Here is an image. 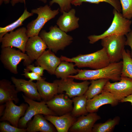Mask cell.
<instances>
[{"label": "cell", "instance_id": "5", "mask_svg": "<svg viewBox=\"0 0 132 132\" xmlns=\"http://www.w3.org/2000/svg\"><path fill=\"white\" fill-rule=\"evenodd\" d=\"M59 9L52 10L46 5L32 9L31 12L37 15V18L28 23L26 26V34L28 38L38 35L45 24L54 18L59 13Z\"/></svg>", "mask_w": 132, "mask_h": 132}, {"label": "cell", "instance_id": "20", "mask_svg": "<svg viewBox=\"0 0 132 132\" xmlns=\"http://www.w3.org/2000/svg\"><path fill=\"white\" fill-rule=\"evenodd\" d=\"M46 120L50 122L55 127L58 132H67L76 121L75 117L71 112L60 116L56 115H44Z\"/></svg>", "mask_w": 132, "mask_h": 132}, {"label": "cell", "instance_id": "15", "mask_svg": "<svg viewBox=\"0 0 132 132\" xmlns=\"http://www.w3.org/2000/svg\"><path fill=\"white\" fill-rule=\"evenodd\" d=\"M12 81L18 92H22L24 95L32 99L41 101L42 99L38 91L36 84L30 80L11 77Z\"/></svg>", "mask_w": 132, "mask_h": 132}, {"label": "cell", "instance_id": "9", "mask_svg": "<svg viewBox=\"0 0 132 132\" xmlns=\"http://www.w3.org/2000/svg\"><path fill=\"white\" fill-rule=\"evenodd\" d=\"M74 79L69 77L55 80L58 86V93H62L65 92L66 94L70 98L84 95L90 82L85 80L81 82H77L74 81Z\"/></svg>", "mask_w": 132, "mask_h": 132}, {"label": "cell", "instance_id": "19", "mask_svg": "<svg viewBox=\"0 0 132 132\" xmlns=\"http://www.w3.org/2000/svg\"><path fill=\"white\" fill-rule=\"evenodd\" d=\"M76 11L71 9L67 12L64 11L58 18L56 24L62 30L66 33L74 30L79 27V17L75 16Z\"/></svg>", "mask_w": 132, "mask_h": 132}, {"label": "cell", "instance_id": "4", "mask_svg": "<svg viewBox=\"0 0 132 132\" xmlns=\"http://www.w3.org/2000/svg\"><path fill=\"white\" fill-rule=\"evenodd\" d=\"M114 17L109 28L101 34L93 35L88 37L89 43L93 44L106 37L114 35H126L131 30L132 21L124 18L121 12L114 9L113 11Z\"/></svg>", "mask_w": 132, "mask_h": 132}, {"label": "cell", "instance_id": "7", "mask_svg": "<svg viewBox=\"0 0 132 132\" xmlns=\"http://www.w3.org/2000/svg\"><path fill=\"white\" fill-rule=\"evenodd\" d=\"M125 35H114L101 40V44L105 49L110 63L118 62L122 59V54L126 45Z\"/></svg>", "mask_w": 132, "mask_h": 132}, {"label": "cell", "instance_id": "1", "mask_svg": "<svg viewBox=\"0 0 132 132\" xmlns=\"http://www.w3.org/2000/svg\"><path fill=\"white\" fill-rule=\"evenodd\" d=\"M122 66V61L110 63L103 68L93 70L78 69L77 73L68 77L77 80H88L100 79H107L113 81H119L121 79Z\"/></svg>", "mask_w": 132, "mask_h": 132}, {"label": "cell", "instance_id": "28", "mask_svg": "<svg viewBox=\"0 0 132 132\" xmlns=\"http://www.w3.org/2000/svg\"><path fill=\"white\" fill-rule=\"evenodd\" d=\"M120 121V118L116 116L113 119H110L103 123L95 124L92 132H110L115 126L118 125Z\"/></svg>", "mask_w": 132, "mask_h": 132}, {"label": "cell", "instance_id": "12", "mask_svg": "<svg viewBox=\"0 0 132 132\" xmlns=\"http://www.w3.org/2000/svg\"><path fill=\"white\" fill-rule=\"evenodd\" d=\"M5 104V108L3 115L0 117V121H7L12 125L18 127L19 121L24 115L28 104L23 103L18 106L11 100L7 102Z\"/></svg>", "mask_w": 132, "mask_h": 132}, {"label": "cell", "instance_id": "39", "mask_svg": "<svg viewBox=\"0 0 132 132\" xmlns=\"http://www.w3.org/2000/svg\"><path fill=\"white\" fill-rule=\"evenodd\" d=\"M6 107L5 104H0V117L3 115Z\"/></svg>", "mask_w": 132, "mask_h": 132}, {"label": "cell", "instance_id": "8", "mask_svg": "<svg viewBox=\"0 0 132 132\" xmlns=\"http://www.w3.org/2000/svg\"><path fill=\"white\" fill-rule=\"evenodd\" d=\"M24 101L29 106L23 116L20 119L18 123V127L26 128L28 122L33 116L38 114L44 115H56V114L50 109L44 101L37 102L30 99L24 95L22 94Z\"/></svg>", "mask_w": 132, "mask_h": 132}, {"label": "cell", "instance_id": "14", "mask_svg": "<svg viewBox=\"0 0 132 132\" xmlns=\"http://www.w3.org/2000/svg\"><path fill=\"white\" fill-rule=\"evenodd\" d=\"M119 102L111 93L103 91L100 94L87 100L86 108L88 112H95L104 105L110 104L114 106L118 104Z\"/></svg>", "mask_w": 132, "mask_h": 132}, {"label": "cell", "instance_id": "13", "mask_svg": "<svg viewBox=\"0 0 132 132\" xmlns=\"http://www.w3.org/2000/svg\"><path fill=\"white\" fill-rule=\"evenodd\" d=\"M46 102L50 109L59 115L71 112L73 108L72 99L62 93L55 95Z\"/></svg>", "mask_w": 132, "mask_h": 132}, {"label": "cell", "instance_id": "33", "mask_svg": "<svg viewBox=\"0 0 132 132\" xmlns=\"http://www.w3.org/2000/svg\"><path fill=\"white\" fill-rule=\"evenodd\" d=\"M73 0H52L49 2L50 5L53 4H57L60 7V10L62 12L64 11L67 12L71 9V2Z\"/></svg>", "mask_w": 132, "mask_h": 132}, {"label": "cell", "instance_id": "3", "mask_svg": "<svg viewBox=\"0 0 132 132\" xmlns=\"http://www.w3.org/2000/svg\"><path fill=\"white\" fill-rule=\"evenodd\" d=\"M49 31L41 30L39 36L44 41L48 49L55 53L63 50L72 42V37L61 30L56 25L51 26Z\"/></svg>", "mask_w": 132, "mask_h": 132}, {"label": "cell", "instance_id": "2", "mask_svg": "<svg viewBox=\"0 0 132 132\" xmlns=\"http://www.w3.org/2000/svg\"><path fill=\"white\" fill-rule=\"evenodd\" d=\"M62 61L74 63L79 68L87 67L94 69L102 68L110 63L105 49L103 47L95 52L87 54H79L71 58L62 55Z\"/></svg>", "mask_w": 132, "mask_h": 132}, {"label": "cell", "instance_id": "35", "mask_svg": "<svg viewBox=\"0 0 132 132\" xmlns=\"http://www.w3.org/2000/svg\"><path fill=\"white\" fill-rule=\"evenodd\" d=\"M26 68L29 71L35 73L41 77L43 76L44 71V69L42 67L39 66H35L31 64L26 66Z\"/></svg>", "mask_w": 132, "mask_h": 132}, {"label": "cell", "instance_id": "24", "mask_svg": "<svg viewBox=\"0 0 132 132\" xmlns=\"http://www.w3.org/2000/svg\"><path fill=\"white\" fill-rule=\"evenodd\" d=\"M75 66L73 62L62 61L56 69L54 75L57 78L66 79L70 75L77 73L78 69H76Z\"/></svg>", "mask_w": 132, "mask_h": 132}, {"label": "cell", "instance_id": "10", "mask_svg": "<svg viewBox=\"0 0 132 132\" xmlns=\"http://www.w3.org/2000/svg\"><path fill=\"white\" fill-rule=\"evenodd\" d=\"M26 31V28L23 27L6 33L0 40L1 48L15 47L25 53L26 44L29 38Z\"/></svg>", "mask_w": 132, "mask_h": 132}, {"label": "cell", "instance_id": "27", "mask_svg": "<svg viewBox=\"0 0 132 132\" xmlns=\"http://www.w3.org/2000/svg\"><path fill=\"white\" fill-rule=\"evenodd\" d=\"M33 14V13L28 11L26 8L22 15L15 22L4 27H0V40L6 33L13 31L16 28L22 25L24 20Z\"/></svg>", "mask_w": 132, "mask_h": 132}, {"label": "cell", "instance_id": "32", "mask_svg": "<svg viewBox=\"0 0 132 132\" xmlns=\"http://www.w3.org/2000/svg\"><path fill=\"white\" fill-rule=\"evenodd\" d=\"M7 121H1L0 123V132H26V128H22L10 124Z\"/></svg>", "mask_w": 132, "mask_h": 132}, {"label": "cell", "instance_id": "40", "mask_svg": "<svg viewBox=\"0 0 132 132\" xmlns=\"http://www.w3.org/2000/svg\"><path fill=\"white\" fill-rule=\"evenodd\" d=\"M39 1H41L44 3H45L47 2V0H37Z\"/></svg>", "mask_w": 132, "mask_h": 132}, {"label": "cell", "instance_id": "38", "mask_svg": "<svg viewBox=\"0 0 132 132\" xmlns=\"http://www.w3.org/2000/svg\"><path fill=\"white\" fill-rule=\"evenodd\" d=\"M120 102H129L131 103V105H132V94L124 98Z\"/></svg>", "mask_w": 132, "mask_h": 132}, {"label": "cell", "instance_id": "16", "mask_svg": "<svg viewBox=\"0 0 132 132\" xmlns=\"http://www.w3.org/2000/svg\"><path fill=\"white\" fill-rule=\"evenodd\" d=\"M86 116L82 115L77 120L69 129L72 132H92L95 122L101 117L95 112L89 113Z\"/></svg>", "mask_w": 132, "mask_h": 132}, {"label": "cell", "instance_id": "17", "mask_svg": "<svg viewBox=\"0 0 132 132\" xmlns=\"http://www.w3.org/2000/svg\"><path fill=\"white\" fill-rule=\"evenodd\" d=\"M47 48L44 41L37 35L29 38L26 44L25 51L33 62L36 60Z\"/></svg>", "mask_w": 132, "mask_h": 132}, {"label": "cell", "instance_id": "34", "mask_svg": "<svg viewBox=\"0 0 132 132\" xmlns=\"http://www.w3.org/2000/svg\"><path fill=\"white\" fill-rule=\"evenodd\" d=\"M26 68L24 69V73L22 75L30 79L29 80L33 81L34 80L37 81L41 80L45 78H43L38 74L33 72H30Z\"/></svg>", "mask_w": 132, "mask_h": 132}, {"label": "cell", "instance_id": "18", "mask_svg": "<svg viewBox=\"0 0 132 132\" xmlns=\"http://www.w3.org/2000/svg\"><path fill=\"white\" fill-rule=\"evenodd\" d=\"M62 61L54 53L48 49L45 50L36 60V65L43 67L50 74L55 75L56 69Z\"/></svg>", "mask_w": 132, "mask_h": 132}, {"label": "cell", "instance_id": "22", "mask_svg": "<svg viewBox=\"0 0 132 132\" xmlns=\"http://www.w3.org/2000/svg\"><path fill=\"white\" fill-rule=\"evenodd\" d=\"M42 114L34 116L32 120L28 122L26 128L28 132H54L55 130Z\"/></svg>", "mask_w": 132, "mask_h": 132}, {"label": "cell", "instance_id": "30", "mask_svg": "<svg viewBox=\"0 0 132 132\" xmlns=\"http://www.w3.org/2000/svg\"><path fill=\"white\" fill-rule=\"evenodd\" d=\"M102 2L109 3L119 12H120L122 11L120 2L119 0H73L71 2V4L77 6H80L83 2L98 4Z\"/></svg>", "mask_w": 132, "mask_h": 132}, {"label": "cell", "instance_id": "29", "mask_svg": "<svg viewBox=\"0 0 132 132\" xmlns=\"http://www.w3.org/2000/svg\"><path fill=\"white\" fill-rule=\"evenodd\" d=\"M122 66L121 77H128L132 79V58L130 52L123 50L122 54Z\"/></svg>", "mask_w": 132, "mask_h": 132}, {"label": "cell", "instance_id": "23", "mask_svg": "<svg viewBox=\"0 0 132 132\" xmlns=\"http://www.w3.org/2000/svg\"><path fill=\"white\" fill-rule=\"evenodd\" d=\"M45 79L37 81L36 83L42 99L46 102L58 93V86L55 80L53 83H50L45 81Z\"/></svg>", "mask_w": 132, "mask_h": 132}, {"label": "cell", "instance_id": "21", "mask_svg": "<svg viewBox=\"0 0 132 132\" xmlns=\"http://www.w3.org/2000/svg\"><path fill=\"white\" fill-rule=\"evenodd\" d=\"M19 92L14 84L8 80L3 79L0 81V104L11 100L18 103L19 99L18 97Z\"/></svg>", "mask_w": 132, "mask_h": 132}, {"label": "cell", "instance_id": "37", "mask_svg": "<svg viewBox=\"0 0 132 132\" xmlns=\"http://www.w3.org/2000/svg\"><path fill=\"white\" fill-rule=\"evenodd\" d=\"M126 45H128L131 48V55L132 58V29L126 35Z\"/></svg>", "mask_w": 132, "mask_h": 132}, {"label": "cell", "instance_id": "36", "mask_svg": "<svg viewBox=\"0 0 132 132\" xmlns=\"http://www.w3.org/2000/svg\"><path fill=\"white\" fill-rule=\"evenodd\" d=\"M10 1L12 6L19 3H23L25 5L26 4L25 0H0V5H1L3 3L5 4H8Z\"/></svg>", "mask_w": 132, "mask_h": 132}, {"label": "cell", "instance_id": "11", "mask_svg": "<svg viewBox=\"0 0 132 132\" xmlns=\"http://www.w3.org/2000/svg\"><path fill=\"white\" fill-rule=\"evenodd\" d=\"M103 91L110 92L119 102L132 94V79L121 77L119 82L111 83L109 80L104 87Z\"/></svg>", "mask_w": 132, "mask_h": 132}, {"label": "cell", "instance_id": "25", "mask_svg": "<svg viewBox=\"0 0 132 132\" xmlns=\"http://www.w3.org/2000/svg\"><path fill=\"white\" fill-rule=\"evenodd\" d=\"M109 80L107 79L91 80L90 85L84 94L87 100L101 93L106 83Z\"/></svg>", "mask_w": 132, "mask_h": 132}, {"label": "cell", "instance_id": "6", "mask_svg": "<svg viewBox=\"0 0 132 132\" xmlns=\"http://www.w3.org/2000/svg\"><path fill=\"white\" fill-rule=\"evenodd\" d=\"M1 48L0 60L5 67L12 73H18L17 66L22 60L25 66L33 62L27 54L19 49L17 50L11 47Z\"/></svg>", "mask_w": 132, "mask_h": 132}, {"label": "cell", "instance_id": "26", "mask_svg": "<svg viewBox=\"0 0 132 132\" xmlns=\"http://www.w3.org/2000/svg\"><path fill=\"white\" fill-rule=\"evenodd\" d=\"M74 106L71 112L74 117L86 115L88 112L86 108L87 99L84 95L76 96L72 98Z\"/></svg>", "mask_w": 132, "mask_h": 132}, {"label": "cell", "instance_id": "31", "mask_svg": "<svg viewBox=\"0 0 132 132\" xmlns=\"http://www.w3.org/2000/svg\"><path fill=\"white\" fill-rule=\"evenodd\" d=\"M120 2L123 16L130 20L132 18V0H120Z\"/></svg>", "mask_w": 132, "mask_h": 132}]
</instances>
